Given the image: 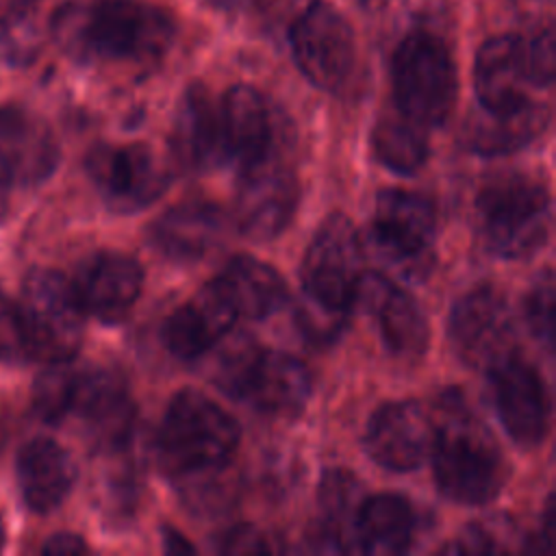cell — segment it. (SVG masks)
Returning <instances> with one entry per match:
<instances>
[{
    "mask_svg": "<svg viewBox=\"0 0 556 556\" xmlns=\"http://www.w3.org/2000/svg\"><path fill=\"white\" fill-rule=\"evenodd\" d=\"M137 406L115 369H74L67 417H76L96 447H124L132 434Z\"/></svg>",
    "mask_w": 556,
    "mask_h": 556,
    "instance_id": "obj_15",
    "label": "cell"
},
{
    "mask_svg": "<svg viewBox=\"0 0 556 556\" xmlns=\"http://www.w3.org/2000/svg\"><path fill=\"white\" fill-rule=\"evenodd\" d=\"M28 358L41 363H70L85 337V311L72 280L54 269H33L17 304Z\"/></svg>",
    "mask_w": 556,
    "mask_h": 556,
    "instance_id": "obj_5",
    "label": "cell"
},
{
    "mask_svg": "<svg viewBox=\"0 0 556 556\" xmlns=\"http://www.w3.org/2000/svg\"><path fill=\"white\" fill-rule=\"evenodd\" d=\"M534 87L526 65L523 39L510 33L489 37L476 54L473 89L486 113H508L530 102Z\"/></svg>",
    "mask_w": 556,
    "mask_h": 556,
    "instance_id": "obj_23",
    "label": "cell"
},
{
    "mask_svg": "<svg viewBox=\"0 0 556 556\" xmlns=\"http://www.w3.org/2000/svg\"><path fill=\"white\" fill-rule=\"evenodd\" d=\"M421 530L415 504L397 493H376L363 497L356 523V554H402L408 552Z\"/></svg>",
    "mask_w": 556,
    "mask_h": 556,
    "instance_id": "obj_25",
    "label": "cell"
},
{
    "mask_svg": "<svg viewBox=\"0 0 556 556\" xmlns=\"http://www.w3.org/2000/svg\"><path fill=\"white\" fill-rule=\"evenodd\" d=\"M371 143L378 161L402 176H410L421 169L430 152L428 128L413 122L397 109L384 113L376 122Z\"/></svg>",
    "mask_w": 556,
    "mask_h": 556,
    "instance_id": "obj_30",
    "label": "cell"
},
{
    "mask_svg": "<svg viewBox=\"0 0 556 556\" xmlns=\"http://www.w3.org/2000/svg\"><path fill=\"white\" fill-rule=\"evenodd\" d=\"M24 358H28V352L17 306L0 293V363H20Z\"/></svg>",
    "mask_w": 556,
    "mask_h": 556,
    "instance_id": "obj_36",
    "label": "cell"
},
{
    "mask_svg": "<svg viewBox=\"0 0 556 556\" xmlns=\"http://www.w3.org/2000/svg\"><path fill=\"white\" fill-rule=\"evenodd\" d=\"M59 156L56 137L41 117L15 104L0 109V167L9 182H43L56 169Z\"/></svg>",
    "mask_w": 556,
    "mask_h": 556,
    "instance_id": "obj_21",
    "label": "cell"
},
{
    "mask_svg": "<svg viewBox=\"0 0 556 556\" xmlns=\"http://www.w3.org/2000/svg\"><path fill=\"white\" fill-rule=\"evenodd\" d=\"M87 549H89L87 543L78 534H72V532L54 534L43 545L46 554H83Z\"/></svg>",
    "mask_w": 556,
    "mask_h": 556,
    "instance_id": "obj_39",
    "label": "cell"
},
{
    "mask_svg": "<svg viewBox=\"0 0 556 556\" xmlns=\"http://www.w3.org/2000/svg\"><path fill=\"white\" fill-rule=\"evenodd\" d=\"M74 369L67 363H52L33 387V406L37 415L48 424H61L67 419L70 393Z\"/></svg>",
    "mask_w": 556,
    "mask_h": 556,
    "instance_id": "obj_31",
    "label": "cell"
},
{
    "mask_svg": "<svg viewBox=\"0 0 556 556\" xmlns=\"http://www.w3.org/2000/svg\"><path fill=\"white\" fill-rule=\"evenodd\" d=\"M167 534H169V536H167L165 541L169 543V549H174V552H180V549H182V552H193V547H191L176 530H169Z\"/></svg>",
    "mask_w": 556,
    "mask_h": 556,
    "instance_id": "obj_40",
    "label": "cell"
},
{
    "mask_svg": "<svg viewBox=\"0 0 556 556\" xmlns=\"http://www.w3.org/2000/svg\"><path fill=\"white\" fill-rule=\"evenodd\" d=\"M361 482L345 469H332L319 484V517L313 545L321 552H356L354 523L363 502Z\"/></svg>",
    "mask_w": 556,
    "mask_h": 556,
    "instance_id": "obj_28",
    "label": "cell"
},
{
    "mask_svg": "<svg viewBox=\"0 0 556 556\" xmlns=\"http://www.w3.org/2000/svg\"><path fill=\"white\" fill-rule=\"evenodd\" d=\"M354 304L376 321L384 348L400 358H417L430 345V326L415 298L380 271H363Z\"/></svg>",
    "mask_w": 556,
    "mask_h": 556,
    "instance_id": "obj_18",
    "label": "cell"
},
{
    "mask_svg": "<svg viewBox=\"0 0 556 556\" xmlns=\"http://www.w3.org/2000/svg\"><path fill=\"white\" fill-rule=\"evenodd\" d=\"M510 526L495 519H480L465 528V532L445 547L454 554H502L508 552Z\"/></svg>",
    "mask_w": 556,
    "mask_h": 556,
    "instance_id": "obj_33",
    "label": "cell"
},
{
    "mask_svg": "<svg viewBox=\"0 0 556 556\" xmlns=\"http://www.w3.org/2000/svg\"><path fill=\"white\" fill-rule=\"evenodd\" d=\"M395 109L424 128L441 126L456 104V67L447 46L430 33H410L393 54Z\"/></svg>",
    "mask_w": 556,
    "mask_h": 556,
    "instance_id": "obj_6",
    "label": "cell"
},
{
    "mask_svg": "<svg viewBox=\"0 0 556 556\" xmlns=\"http://www.w3.org/2000/svg\"><path fill=\"white\" fill-rule=\"evenodd\" d=\"M237 319L239 313L235 304L219 280L213 278L169 313L163 324V341L174 356L193 361L222 343Z\"/></svg>",
    "mask_w": 556,
    "mask_h": 556,
    "instance_id": "obj_19",
    "label": "cell"
},
{
    "mask_svg": "<svg viewBox=\"0 0 556 556\" xmlns=\"http://www.w3.org/2000/svg\"><path fill=\"white\" fill-rule=\"evenodd\" d=\"M376 248L404 269H428L437 239L434 202L410 189H384L378 193L371 215Z\"/></svg>",
    "mask_w": 556,
    "mask_h": 556,
    "instance_id": "obj_12",
    "label": "cell"
},
{
    "mask_svg": "<svg viewBox=\"0 0 556 556\" xmlns=\"http://www.w3.org/2000/svg\"><path fill=\"white\" fill-rule=\"evenodd\" d=\"M4 536H7V528H4V521H2V517H0V549H2V545H4Z\"/></svg>",
    "mask_w": 556,
    "mask_h": 556,
    "instance_id": "obj_43",
    "label": "cell"
},
{
    "mask_svg": "<svg viewBox=\"0 0 556 556\" xmlns=\"http://www.w3.org/2000/svg\"><path fill=\"white\" fill-rule=\"evenodd\" d=\"M547 117V109L534 100L508 113H486L467 128V146L486 156L519 150L543 132Z\"/></svg>",
    "mask_w": 556,
    "mask_h": 556,
    "instance_id": "obj_29",
    "label": "cell"
},
{
    "mask_svg": "<svg viewBox=\"0 0 556 556\" xmlns=\"http://www.w3.org/2000/svg\"><path fill=\"white\" fill-rule=\"evenodd\" d=\"M365 452L382 469L406 473L432 452L434 419L415 400H393L374 410L365 428Z\"/></svg>",
    "mask_w": 556,
    "mask_h": 556,
    "instance_id": "obj_16",
    "label": "cell"
},
{
    "mask_svg": "<svg viewBox=\"0 0 556 556\" xmlns=\"http://www.w3.org/2000/svg\"><path fill=\"white\" fill-rule=\"evenodd\" d=\"M172 148L185 169L206 172L228 159L219 109L202 85H191L176 111Z\"/></svg>",
    "mask_w": 556,
    "mask_h": 556,
    "instance_id": "obj_24",
    "label": "cell"
},
{
    "mask_svg": "<svg viewBox=\"0 0 556 556\" xmlns=\"http://www.w3.org/2000/svg\"><path fill=\"white\" fill-rule=\"evenodd\" d=\"M72 285L85 313L117 324L130 315L141 295L143 267L126 252L98 250L80 261Z\"/></svg>",
    "mask_w": 556,
    "mask_h": 556,
    "instance_id": "obj_17",
    "label": "cell"
},
{
    "mask_svg": "<svg viewBox=\"0 0 556 556\" xmlns=\"http://www.w3.org/2000/svg\"><path fill=\"white\" fill-rule=\"evenodd\" d=\"M554 502L552 497L547 500L545 504V510H543V519H541V532H536L534 536L528 539V552H545V554H552L554 552Z\"/></svg>",
    "mask_w": 556,
    "mask_h": 556,
    "instance_id": "obj_38",
    "label": "cell"
},
{
    "mask_svg": "<svg viewBox=\"0 0 556 556\" xmlns=\"http://www.w3.org/2000/svg\"><path fill=\"white\" fill-rule=\"evenodd\" d=\"M241 428L230 413L198 389L178 391L154 439L161 469L182 478L222 469L235 456Z\"/></svg>",
    "mask_w": 556,
    "mask_h": 556,
    "instance_id": "obj_2",
    "label": "cell"
},
{
    "mask_svg": "<svg viewBox=\"0 0 556 556\" xmlns=\"http://www.w3.org/2000/svg\"><path fill=\"white\" fill-rule=\"evenodd\" d=\"M222 132L228 156L241 167L278 154V111L252 85H232L219 106Z\"/></svg>",
    "mask_w": 556,
    "mask_h": 556,
    "instance_id": "obj_22",
    "label": "cell"
},
{
    "mask_svg": "<svg viewBox=\"0 0 556 556\" xmlns=\"http://www.w3.org/2000/svg\"><path fill=\"white\" fill-rule=\"evenodd\" d=\"M39 50V33L28 15H13L0 26V52L9 63L24 65Z\"/></svg>",
    "mask_w": 556,
    "mask_h": 556,
    "instance_id": "obj_34",
    "label": "cell"
},
{
    "mask_svg": "<svg viewBox=\"0 0 556 556\" xmlns=\"http://www.w3.org/2000/svg\"><path fill=\"white\" fill-rule=\"evenodd\" d=\"M222 549L224 552H267L271 549V545L267 543L263 532L254 528H239L232 534H228V539H224Z\"/></svg>",
    "mask_w": 556,
    "mask_h": 556,
    "instance_id": "obj_37",
    "label": "cell"
},
{
    "mask_svg": "<svg viewBox=\"0 0 556 556\" xmlns=\"http://www.w3.org/2000/svg\"><path fill=\"white\" fill-rule=\"evenodd\" d=\"M363 271V243L354 222L341 211L326 215L302 256L304 298L330 311L348 313L354 306Z\"/></svg>",
    "mask_w": 556,
    "mask_h": 556,
    "instance_id": "obj_8",
    "label": "cell"
},
{
    "mask_svg": "<svg viewBox=\"0 0 556 556\" xmlns=\"http://www.w3.org/2000/svg\"><path fill=\"white\" fill-rule=\"evenodd\" d=\"M76 39L104 59L156 61L172 46L174 22L163 9L139 0H96L85 9Z\"/></svg>",
    "mask_w": 556,
    "mask_h": 556,
    "instance_id": "obj_7",
    "label": "cell"
},
{
    "mask_svg": "<svg viewBox=\"0 0 556 556\" xmlns=\"http://www.w3.org/2000/svg\"><path fill=\"white\" fill-rule=\"evenodd\" d=\"M447 337L465 365L491 369L517 350V321L508 298L493 285L469 289L450 308Z\"/></svg>",
    "mask_w": 556,
    "mask_h": 556,
    "instance_id": "obj_10",
    "label": "cell"
},
{
    "mask_svg": "<svg viewBox=\"0 0 556 556\" xmlns=\"http://www.w3.org/2000/svg\"><path fill=\"white\" fill-rule=\"evenodd\" d=\"M226 235L224 211L208 200H182L163 211L148 228V243L172 263L208 256Z\"/></svg>",
    "mask_w": 556,
    "mask_h": 556,
    "instance_id": "obj_20",
    "label": "cell"
},
{
    "mask_svg": "<svg viewBox=\"0 0 556 556\" xmlns=\"http://www.w3.org/2000/svg\"><path fill=\"white\" fill-rule=\"evenodd\" d=\"M85 169L106 206L117 213L148 208L169 185L165 161L141 141L100 143L87 152Z\"/></svg>",
    "mask_w": 556,
    "mask_h": 556,
    "instance_id": "obj_9",
    "label": "cell"
},
{
    "mask_svg": "<svg viewBox=\"0 0 556 556\" xmlns=\"http://www.w3.org/2000/svg\"><path fill=\"white\" fill-rule=\"evenodd\" d=\"M215 278L228 293L239 317L245 319H263L278 311L289 298L280 271L248 254L232 256Z\"/></svg>",
    "mask_w": 556,
    "mask_h": 556,
    "instance_id": "obj_27",
    "label": "cell"
},
{
    "mask_svg": "<svg viewBox=\"0 0 556 556\" xmlns=\"http://www.w3.org/2000/svg\"><path fill=\"white\" fill-rule=\"evenodd\" d=\"M363 9H369V11H374V9H380V7H384L387 4V0H356Z\"/></svg>",
    "mask_w": 556,
    "mask_h": 556,
    "instance_id": "obj_42",
    "label": "cell"
},
{
    "mask_svg": "<svg viewBox=\"0 0 556 556\" xmlns=\"http://www.w3.org/2000/svg\"><path fill=\"white\" fill-rule=\"evenodd\" d=\"M215 380L228 395L271 417L298 415L313 393V376L302 358L261 348L250 339L228 345Z\"/></svg>",
    "mask_w": 556,
    "mask_h": 556,
    "instance_id": "obj_4",
    "label": "cell"
},
{
    "mask_svg": "<svg viewBox=\"0 0 556 556\" xmlns=\"http://www.w3.org/2000/svg\"><path fill=\"white\" fill-rule=\"evenodd\" d=\"M478 230L484 248L506 261L536 254L552 230L547 187L519 172L491 176L476 195Z\"/></svg>",
    "mask_w": 556,
    "mask_h": 556,
    "instance_id": "obj_3",
    "label": "cell"
},
{
    "mask_svg": "<svg viewBox=\"0 0 556 556\" xmlns=\"http://www.w3.org/2000/svg\"><path fill=\"white\" fill-rule=\"evenodd\" d=\"M497 417L523 447L539 445L549 430L552 404L541 371L517 350L486 369Z\"/></svg>",
    "mask_w": 556,
    "mask_h": 556,
    "instance_id": "obj_14",
    "label": "cell"
},
{
    "mask_svg": "<svg viewBox=\"0 0 556 556\" xmlns=\"http://www.w3.org/2000/svg\"><path fill=\"white\" fill-rule=\"evenodd\" d=\"M526 50V65L534 87H547L554 80L556 67V39L554 28L543 26L536 30L528 41H523Z\"/></svg>",
    "mask_w": 556,
    "mask_h": 556,
    "instance_id": "obj_35",
    "label": "cell"
},
{
    "mask_svg": "<svg viewBox=\"0 0 556 556\" xmlns=\"http://www.w3.org/2000/svg\"><path fill=\"white\" fill-rule=\"evenodd\" d=\"M72 454L52 439H33L17 454V482L26 506L35 513L59 508L76 484Z\"/></svg>",
    "mask_w": 556,
    "mask_h": 556,
    "instance_id": "obj_26",
    "label": "cell"
},
{
    "mask_svg": "<svg viewBox=\"0 0 556 556\" xmlns=\"http://www.w3.org/2000/svg\"><path fill=\"white\" fill-rule=\"evenodd\" d=\"M432 443V476L437 489L452 502L484 506L506 486L508 458L493 432L471 413L458 391L439 397Z\"/></svg>",
    "mask_w": 556,
    "mask_h": 556,
    "instance_id": "obj_1",
    "label": "cell"
},
{
    "mask_svg": "<svg viewBox=\"0 0 556 556\" xmlns=\"http://www.w3.org/2000/svg\"><path fill=\"white\" fill-rule=\"evenodd\" d=\"M523 317L534 339L552 352L554 348V276L552 269H543L532 282L526 302Z\"/></svg>",
    "mask_w": 556,
    "mask_h": 556,
    "instance_id": "obj_32",
    "label": "cell"
},
{
    "mask_svg": "<svg viewBox=\"0 0 556 556\" xmlns=\"http://www.w3.org/2000/svg\"><path fill=\"white\" fill-rule=\"evenodd\" d=\"M300 204V180L276 154L241 167L235 191V222L252 241H271L287 230Z\"/></svg>",
    "mask_w": 556,
    "mask_h": 556,
    "instance_id": "obj_13",
    "label": "cell"
},
{
    "mask_svg": "<svg viewBox=\"0 0 556 556\" xmlns=\"http://www.w3.org/2000/svg\"><path fill=\"white\" fill-rule=\"evenodd\" d=\"M9 178H7V174L2 172V167H0V217L4 215V211H7V204H9Z\"/></svg>",
    "mask_w": 556,
    "mask_h": 556,
    "instance_id": "obj_41",
    "label": "cell"
},
{
    "mask_svg": "<svg viewBox=\"0 0 556 556\" xmlns=\"http://www.w3.org/2000/svg\"><path fill=\"white\" fill-rule=\"evenodd\" d=\"M291 48L302 74L326 91L348 85L356 63L350 22L328 2L308 4L291 26Z\"/></svg>",
    "mask_w": 556,
    "mask_h": 556,
    "instance_id": "obj_11",
    "label": "cell"
}]
</instances>
